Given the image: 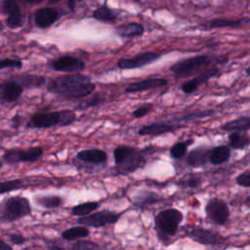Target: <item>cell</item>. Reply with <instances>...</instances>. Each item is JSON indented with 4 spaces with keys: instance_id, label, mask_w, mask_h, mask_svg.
I'll list each match as a JSON object with an SVG mask.
<instances>
[{
    "instance_id": "1",
    "label": "cell",
    "mask_w": 250,
    "mask_h": 250,
    "mask_svg": "<svg viewBox=\"0 0 250 250\" xmlns=\"http://www.w3.org/2000/svg\"><path fill=\"white\" fill-rule=\"evenodd\" d=\"M96 85L87 75L73 72L60 77L50 79L47 83V91L58 94L67 99H83L91 95Z\"/></svg>"
},
{
    "instance_id": "2",
    "label": "cell",
    "mask_w": 250,
    "mask_h": 250,
    "mask_svg": "<svg viewBox=\"0 0 250 250\" xmlns=\"http://www.w3.org/2000/svg\"><path fill=\"white\" fill-rule=\"evenodd\" d=\"M227 62V57L199 55L175 62L170 66V70L174 73L177 79L188 78L191 75L197 74L207 67H210L214 63H225Z\"/></svg>"
},
{
    "instance_id": "3",
    "label": "cell",
    "mask_w": 250,
    "mask_h": 250,
    "mask_svg": "<svg viewBox=\"0 0 250 250\" xmlns=\"http://www.w3.org/2000/svg\"><path fill=\"white\" fill-rule=\"evenodd\" d=\"M184 214L176 208H167L159 211L154 217V230L161 243L168 244L171 237L178 232L179 226L183 222Z\"/></svg>"
},
{
    "instance_id": "4",
    "label": "cell",
    "mask_w": 250,
    "mask_h": 250,
    "mask_svg": "<svg viewBox=\"0 0 250 250\" xmlns=\"http://www.w3.org/2000/svg\"><path fill=\"white\" fill-rule=\"evenodd\" d=\"M77 120L73 110L63 109L60 111H38L33 113L26 123L27 128L45 129L54 126H69Z\"/></svg>"
},
{
    "instance_id": "5",
    "label": "cell",
    "mask_w": 250,
    "mask_h": 250,
    "mask_svg": "<svg viewBox=\"0 0 250 250\" xmlns=\"http://www.w3.org/2000/svg\"><path fill=\"white\" fill-rule=\"evenodd\" d=\"M30 214V202L26 197L10 196L0 202V223H12Z\"/></svg>"
},
{
    "instance_id": "6",
    "label": "cell",
    "mask_w": 250,
    "mask_h": 250,
    "mask_svg": "<svg viewBox=\"0 0 250 250\" xmlns=\"http://www.w3.org/2000/svg\"><path fill=\"white\" fill-rule=\"evenodd\" d=\"M157 151H159V147L155 146H148L142 149L137 148L122 163L116 166L117 174L128 175L143 168L146 164L148 158Z\"/></svg>"
},
{
    "instance_id": "7",
    "label": "cell",
    "mask_w": 250,
    "mask_h": 250,
    "mask_svg": "<svg viewBox=\"0 0 250 250\" xmlns=\"http://www.w3.org/2000/svg\"><path fill=\"white\" fill-rule=\"evenodd\" d=\"M188 236L201 245L212 248H222L228 243V238L220 232L203 228L190 229L188 232Z\"/></svg>"
},
{
    "instance_id": "8",
    "label": "cell",
    "mask_w": 250,
    "mask_h": 250,
    "mask_svg": "<svg viewBox=\"0 0 250 250\" xmlns=\"http://www.w3.org/2000/svg\"><path fill=\"white\" fill-rule=\"evenodd\" d=\"M205 214L207 219L217 226H225L229 218V208L228 203L219 197H211L205 204Z\"/></svg>"
},
{
    "instance_id": "9",
    "label": "cell",
    "mask_w": 250,
    "mask_h": 250,
    "mask_svg": "<svg viewBox=\"0 0 250 250\" xmlns=\"http://www.w3.org/2000/svg\"><path fill=\"white\" fill-rule=\"evenodd\" d=\"M44 153L41 146H32L26 149L11 148L3 153V160L10 165L18 164L21 162L34 163L38 161Z\"/></svg>"
},
{
    "instance_id": "10",
    "label": "cell",
    "mask_w": 250,
    "mask_h": 250,
    "mask_svg": "<svg viewBox=\"0 0 250 250\" xmlns=\"http://www.w3.org/2000/svg\"><path fill=\"white\" fill-rule=\"evenodd\" d=\"M123 213L113 212L110 210H102L95 213H90L86 216H82L77 220V224L91 228H103L108 225L115 224Z\"/></svg>"
},
{
    "instance_id": "11",
    "label": "cell",
    "mask_w": 250,
    "mask_h": 250,
    "mask_svg": "<svg viewBox=\"0 0 250 250\" xmlns=\"http://www.w3.org/2000/svg\"><path fill=\"white\" fill-rule=\"evenodd\" d=\"M161 57V54L156 52H145L138 54L131 58H121L118 60L116 65L121 70L126 69H135V68H141L145 65L150 64L157 61Z\"/></svg>"
},
{
    "instance_id": "12",
    "label": "cell",
    "mask_w": 250,
    "mask_h": 250,
    "mask_svg": "<svg viewBox=\"0 0 250 250\" xmlns=\"http://www.w3.org/2000/svg\"><path fill=\"white\" fill-rule=\"evenodd\" d=\"M221 72V69L220 67L218 66H210V67H207L205 69H203L202 71L198 72L194 78L192 79H189V80H187L185 81L180 89L187 95H190V94H193L200 85L202 84H205L206 82H208L211 78L213 77H216L220 74Z\"/></svg>"
},
{
    "instance_id": "13",
    "label": "cell",
    "mask_w": 250,
    "mask_h": 250,
    "mask_svg": "<svg viewBox=\"0 0 250 250\" xmlns=\"http://www.w3.org/2000/svg\"><path fill=\"white\" fill-rule=\"evenodd\" d=\"M49 67L54 71L61 72H79L85 69V62L72 56H62L49 62Z\"/></svg>"
},
{
    "instance_id": "14",
    "label": "cell",
    "mask_w": 250,
    "mask_h": 250,
    "mask_svg": "<svg viewBox=\"0 0 250 250\" xmlns=\"http://www.w3.org/2000/svg\"><path fill=\"white\" fill-rule=\"evenodd\" d=\"M182 126L183 125H181V123H177L172 119L165 120V121H156L141 127L138 130V134L140 136L155 137V136H160L166 133H172L177 129L181 128Z\"/></svg>"
},
{
    "instance_id": "15",
    "label": "cell",
    "mask_w": 250,
    "mask_h": 250,
    "mask_svg": "<svg viewBox=\"0 0 250 250\" xmlns=\"http://www.w3.org/2000/svg\"><path fill=\"white\" fill-rule=\"evenodd\" d=\"M167 83H168L167 80L164 78H146V79L135 81L128 84L124 89V92L126 94H133V93L148 91V90L166 86Z\"/></svg>"
},
{
    "instance_id": "16",
    "label": "cell",
    "mask_w": 250,
    "mask_h": 250,
    "mask_svg": "<svg viewBox=\"0 0 250 250\" xmlns=\"http://www.w3.org/2000/svg\"><path fill=\"white\" fill-rule=\"evenodd\" d=\"M76 158L84 163L91 165H103L107 162V153L100 148H88L77 152Z\"/></svg>"
},
{
    "instance_id": "17",
    "label": "cell",
    "mask_w": 250,
    "mask_h": 250,
    "mask_svg": "<svg viewBox=\"0 0 250 250\" xmlns=\"http://www.w3.org/2000/svg\"><path fill=\"white\" fill-rule=\"evenodd\" d=\"M23 88L14 80L7 78L0 83V94L7 103L17 102L22 94Z\"/></svg>"
},
{
    "instance_id": "18",
    "label": "cell",
    "mask_w": 250,
    "mask_h": 250,
    "mask_svg": "<svg viewBox=\"0 0 250 250\" xmlns=\"http://www.w3.org/2000/svg\"><path fill=\"white\" fill-rule=\"evenodd\" d=\"M2 10L7 15V24L11 28H17L21 25V14L14 0H6L2 4Z\"/></svg>"
},
{
    "instance_id": "19",
    "label": "cell",
    "mask_w": 250,
    "mask_h": 250,
    "mask_svg": "<svg viewBox=\"0 0 250 250\" xmlns=\"http://www.w3.org/2000/svg\"><path fill=\"white\" fill-rule=\"evenodd\" d=\"M208 152L209 148L205 146H199L193 148L188 154H186V163L192 167L198 168L205 166L208 162Z\"/></svg>"
},
{
    "instance_id": "20",
    "label": "cell",
    "mask_w": 250,
    "mask_h": 250,
    "mask_svg": "<svg viewBox=\"0 0 250 250\" xmlns=\"http://www.w3.org/2000/svg\"><path fill=\"white\" fill-rule=\"evenodd\" d=\"M163 200V197L151 190H140L133 198V204L141 209L147 208L152 204H156Z\"/></svg>"
},
{
    "instance_id": "21",
    "label": "cell",
    "mask_w": 250,
    "mask_h": 250,
    "mask_svg": "<svg viewBox=\"0 0 250 250\" xmlns=\"http://www.w3.org/2000/svg\"><path fill=\"white\" fill-rule=\"evenodd\" d=\"M59 19V13L53 8H42L36 11L34 16L35 23L40 28L51 26Z\"/></svg>"
},
{
    "instance_id": "22",
    "label": "cell",
    "mask_w": 250,
    "mask_h": 250,
    "mask_svg": "<svg viewBox=\"0 0 250 250\" xmlns=\"http://www.w3.org/2000/svg\"><path fill=\"white\" fill-rule=\"evenodd\" d=\"M230 159V149L228 146L220 145L209 149L208 162L214 166L222 165Z\"/></svg>"
},
{
    "instance_id": "23",
    "label": "cell",
    "mask_w": 250,
    "mask_h": 250,
    "mask_svg": "<svg viewBox=\"0 0 250 250\" xmlns=\"http://www.w3.org/2000/svg\"><path fill=\"white\" fill-rule=\"evenodd\" d=\"M18 84L24 88H37L47 83V80L42 75L36 74H19L9 77Z\"/></svg>"
},
{
    "instance_id": "24",
    "label": "cell",
    "mask_w": 250,
    "mask_h": 250,
    "mask_svg": "<svg viewBox=\"0 0 250 250\" xmlns=\"http://www.w3.org/2000/svg\"><path fill=\"white\" fill-rule=\"evenodd\" d=\"M228 143L230 148L242 150L250 145V135L241 131H232L228 136Z\"/></svg>"
},
{
    "instance_id": "25",
    "label": "cell",
    "mask_w": 250,
    "mask_h": 250,
    "mask_svg": "<svg viewBox=\"0 0 250 250\" xmlns=\"http://www.w3.org/2000/svg\"><path fill=\"white\" fill-rule=\"evenodd\" d=\"M223 131L232 132V131H241L245 132L250 130V116H240L238 118L229 120L224 123L221 126Z\"/></svg>"
},
{
    "instance_id": "26",
    "label": "cell",
    "mask_w": 250,
    "mask_h": 250,
    "mask_svg": "<svg viewBox=\"0 0 250 250\" xmlns=\"http://www.w3.org/2000/svg\"><path fill=\"white\" fill-rule=\"evenodd\" d=\"M34 201L37 205H40L44 208L53 209L61 207L63 204V199L59 195H35Z\"/></svg>"
},
{
    "instance_id": "27",
    "label": "cell",
    "mask_w": 250,
    "mask_h": 250,
    "mask_svg": "<svg viewBox=\"0 0 250 250\" xmlns=\"http://www.w3.org/2000/svg\"><path fill=\"white\" fill-rule=\"evenodd\" d=\"M90 234V230L87 227H73L62 231L61 235L66 241H73L81 238H85Z\"/></svg>"
},
{
    "instance_id": "28",
    "label": "cell",
    "mask_w": 250,
    "mask_h": 250,
    "mask_svg": "<svg viewBox=\"0 0 250 250\" xmlns=\"http://www.w3.org/2000/svg\"><path fill=\"white\" fill-rule=\"evenodd\" d=\"M117 33L125 38L141 36L144 33V27L138 22H130L117 27Z\"/></svg>"
},
{
    "instance_id": "29",
    "label": "cell",
    "mask_w": 250,
    "mask_h": 250,
    "mask_svg": "<svg viewBox=\"0 0 250 250\" xmlns=\"http://www.w3.org/2000/svg\"><path fill=\"white\" fill-rule=\"evenodd\" d=\"M202 182L203 179L199 174L188 173L180 178L176 182V185L181 188H196L202 184Z\"/></svg>"
},
{
    "instance_id": "30",
    "label": "cell",
    "mask_w": 250,
    "mask_h": 250,
    "mask_svg": "<svg viewBox=\"0 0 250 250\" xmlns=\"http://www.w3.org/2000/svg\"><path fill=\"white\" fill-rule=\"evenodd\" d=\"M191 144H193V140L189 139L188 141H182V142H178L175 143L169 149V154L173 159H183L187 152H188V146H190Z\"/></svg>"
},
{
    "instance_id": "31",
    "label": "cell",
    "mask_w": 250,
    "mask_h": 250,
    "mask_svg": "<svg viewBox=\"0 0 250 250\" xmlns=\"http://www.w3.org/2000/svg\"><path fill=\"white\" fill-rule=\"evenodd\" d=\"M100 205L101 204L98 201H88V202H84V203L75 205L71 208V215L77 216V217L86 216V215L92 213L93 211H95L96 209H98L100 207Z\"/></svg>"
},
{
    "instance_id": "32",
    "label": "cell",
    "mask_w": 250,
    "mask_h": 250,
    "mask_svg": "<svg viewBox=\"0 0 250 250\" xmlns=\"http://www.w3.org/2000/svg\"><path fill=\"white\" fill-rule=\"evenodd\" d=\"M216 113L215 110L213 109H206V110H199V111H194V112H189L187 113L183 116L180 117H175L172 120L177 122V123H186V122H189L191 120H195V119H201V118H205V117H209L212 116Z\"/></svg>"
},
{
    "instance_id": "33",
    "label": "cell",
    "mask_w": 250,
    "mask_h": 250,
    "mask_svg": "<svg viewBox=\"0 0 250 250\" xmlns=\"http://www.w3.org/2000/svg\"><path fill=\"white\" fill-rule=\"evenodd\" d=\"M136 149H137V147L132 146H127V145L117 146L113 150V158H114L115 166L122 163Z\"/></svg>"
},
{
    "instance_id": "34",
    "label": "cell",
    "mask_w": 250,
    "mask_h": 250,
    "mask_svg": "<svg viewBox=\"0 0 250 250\" xmlns=\"http://www.w3.org/2000/svg\"><path fill=\"white\" fill-rule=\"evenodd\" d=\"M243 20H226V19H215L209 21L208 25L210 27H238L243 23Z\"/></svg>"
},
{
    "instance_id": "35",
    "label": "cell",
    "mask_w": 250,
    "mask_h": 250,
    "mask_svg": "<svg viewBox=\"0 0 250 250\" xmlns=\"http://www.w3.org/2000/svg\"><path fill=\"white\" fill-rule=\"evenodd\" d=\"M94 18L100 21H104V22H114L115 21V15L113 14V12L106 8V7H101L99 9H97L94 14H93Z\"/></svg>"
},
{
    "instance_id": "36",
    "label": "cell",
    "mask_w": 250,
    "mask_h": 250,
    "mask_svg": "<svg viewBox=\"0 0 250 250\" xmlns=\"http://www.w3.org/2000/svg\"><path fill=\"white\" fill-rule=\"evenodd\" d=\"M23 184L21 179H13L10 181L0 182V194L8 193L17 189H21Z\"/></svg>"
},
{
    "instance_id": "37",
    "label": "cell",
    "mask_w": 250,
    "mask_h": 250,
    "mask_svg": "<svg viewBox=\"0 0 250 250\" xmlns=\"http://www.w3.org/2000/svg\"><path fill=\"white\" fill-rule=\"evenodd\" d=\"M105 101V99L102 96H99V95H95V96H92L91 98L85 100V101H82L78 105H77V109L79 110H85V109H88L90 107H95L101 104H103L104 102Z\"/></svg>"
},
{
    "instance_id": "38",
    "label": "cell",
    "mask_w": 250,
    "mask_h": 250,
    "mask_svg": "<svg viewBox=\"0 0 250 250\" xmlns=\"http://www.w3.org/2000/svg\"><path fill=\"white\" fill-rule=\"evenodd\" d=\"M71 249L73 250H94V249H99L101 246L93 241H88V240H78L77 242H74L71 246Z\"/></svg>"
},
{
    "instance_id": "39",
    "label": "cell",
    "mask_w": 250,
    "mask_h": 250,
    "mask_svg": "<svg viewBox=\"0 0 250 250\" xmlns=\"http://www.w3.org/2000/svg\"><path fill=\"white\" fill-rule=\"evenodd\" d=\"M153 109V104H145L140 106H138L136 109L133 110L132 116L135 118H142L148 113H150Z\"/></svg>"
},
{
    "instance_id": "40",
    "label": "cell",
    "mask_w": 250,
    "mask_h": 250,
    "mask_svg": "<svg viewBox=\"0 0 250 250\" xmlns=\"http://www.w3.org/2000/svg\"><path fill=\"white\" fill-rule=\"evenodd\" d=\"M22 67L21 61L13 59H1L0 60V70L4 68H17L21 69Z\"/></svg>"
},
{
    "instance_id": "41",
    "label": "cell",
    "mask_w": 250,
    "mask_h": 250,
    "mask_svg": "<svg viewBox=\"0 0 250 250\" xmlns=\"http://www.w3.org/2000/svg\"><path fill=\"white\" fill-rule=\"evenodd\" d=\"M235 182L242 188H250V170L244 171L235 178Z\"/></svg>"
},
{
    "instance_id": "42",
    "label": "cell",
    "mask_w": 250,
    "mask_h": 250,
    "mask_svg": "<svg viewBox=\"0 0 250 250\" xmlns=\"http://www.w3.org/2000/svg\"><path fill=\"white\" fill-rule=\"evenodd\" d=\"M7 238L11 244L17 245V246H21L27 241V239L20 233H8Z\"/></svg>"
},
{
    "instance_id": "43",
    "label": "cell",
    "mask_w": 250,
    "mask_h": 250,
    "mask_svg": "<svg viewBox=\"0 0 250 250\" xmlns=\"http://www.w3.org/2000/svg\"><path fill=\"white\" fill-rule=\"evenodd\" d=\"M12 246L0 238V250H11Z\"/></svg>"
},
{
    "instance_id": "44",
    "label": "cell",
    "mask_w": 250,
    "mask_h": 250,
    "mask_svg": "<svg viewBox=\"0 0 250 250\" xmlns=\"http://www.w3.org/2000/svg\"><path fill=\"white\" fill-rule=\"evenodd\" d=\"M21 116L20 115H15L13 118H12V122L14 123L15 126H19L21 124Z\"/></svg>"
},
{
    "instance_id": "45",
    "label": "cell",
    "mask_w": 250,
    "mask_h": 250,
    "mask_svg": "<svg viewBox=\"0 0 250 250\" xmlns=\"http://www.w3.org/2000/svg\"><path fill=\"white\" fill-rule=\"evenodd\" d=\"M244 205L246 206V207H248V208H250V194L244 199Z\"/></svg>"
},
{
    "instance_id": "46",
    "label": "cell",
    "mask_w": 250,
    "mask_h": 250,
    "mask_svg": "<svg viewBox=\"0 0 250 250\" xmlns=\"http://www.w3.org/2000/svg\"><path fill=\"white\" fill-rule=\"evenodd\" d=\"M22 1L28 2V3H38V2H40V1H42V0H22Z\"/></svg>"
},
{
    "instance_id": "47",
    "label": "cell",
    "mask_w": 250,
    "mask_h": 250,
    "mask_svg": "<svg viewBox=\"0 0 250 250\" xmlns=\"http://www.w3.org/2000/svg\"><path fill=\"white\" fill-rule=\"evenodd\" d=\"M245 73H246L247 75H249V76H250V65L245 69Z\"/></svg>"
},
{
    "instance_id": "48",
    "label": "cell",
    "mask_w": 250,
    "mask_h": 250,
    "mask_svg": "<svg viewBox=\"0 0 250 250\" xmlns=\"http://www.w3.org/2000/svg\"><path fill=\"white\" fill-rule=\"evenodd\" d=\"M246 221H247V222H248V224L250 225V215H249V216L246 218Z\"/></svg>"
},
{
    "instance_id": "49",
    "label": "cell",
    "mask_w": 250,
    "mask_h": 250,
    "mask_svg": "<svg viewBox=\"0 0 250 250\" xmlns=\"http://www.w3.org/2000/svg\"><path fill=\"white\" fill-rule=\"evenodd\" d=\"M3 167V162H2V160H0V169Z\"/></svg>"
},
{
    "instance_id": "50",
    "label": "cell",
    "mask_w": 250,
    "mask_h": 250,
    "mask_svg": "<svg viewBox=\"0 0 250 250\" xmlns=\"http://www.w3.org/2000/svg\"><path fill=\"white\" fill-rule=\"evenodd\" d=\"M0 29H3V25H2V23H1V21H0Z\"/></svg>"
}]
</instances>
